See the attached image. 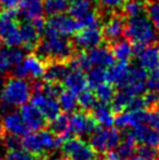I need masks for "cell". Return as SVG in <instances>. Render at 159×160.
Here are the masks:
<instances>
[{
  "mask_svg": "<svg viewBox=\"0 0 159 160\" xmlns=\"http://www.w3.org/2000/svg\"><path fill=\"white\" fill-rule=\"evenodd\" d=\"M77 99H79V105L84 110H93L95 105L97 104V98L95 96V93L88 89L79 93Z\"/></svg>",
  "mask_w": 159,
  "mask_h": 160,
  "instance_id": "obj_36",
  "label": "cell"
},
{
  "mask_svg": "<svg viewBox=\"0 0 159 160\" xmlns=\"http://www.w3.org/2000/svg\"><path fill=\"white\" fill-rule=\"evenodd\" d=\"M19 12L27 21H34L42 18L44 12L42 0H21L19 5Z\"/></svg>",
  "mask_w": 159,
  "mask_h": 160,
  "instance_id": "obj_23",
  "label": "cell"
},
{
  "mask_svg": "<svg viewBox=\"0 0 159 160\" xmlns=\"http://www.w3.org/2000/svg\"><path fill=\"white\" fill-rule=\"evenodd\" d=\"M1 109H3V108H1V104H0V112H1Z\"/></svg>",
  "mask_w": 159,
  "mask_h": 160,
  "instance_id": "obj_53",
  "label": "cell"
},
{
  "mask_svg": "<svg viewBox=\"0 0 159 160\" xmlns=\"http://www.w3.org/2000/svg\"><path fill=\"white\" fill-rule=\"evenodd\" d=\"M68 71H69V69L63 62H53L50 66L46 67L44 74V81L50 82V83L62 82L68 74Z\"/></svg>",
  "mask_w": 159,
  "mask_h": 160,
  "instance_id": "obj_27",
  "label": "cell"
},
{
  "mask_svg": "<svg viewBox=\"0 0 159 160\" xmlns=\"http://www.w3.org/2000/svg\"><path fill=\"white\" fill-rule=\"evenodd\" d=\"M0 160H1V159H0Z\"/></svg>",
  "mask_w": 159,
  "mask_h": 160,
  "instance_id": "obj_56",
  "label": "cell"
},
{
  "mask_svg": "<svg viewBox=\"0 0 159 160\" xmlns=\"http://www.w3.org/2000/svg\"><path fill=\"white\" fill-rule=\"evenodd\" d=\"M50 131L53 132L56 137H59L62 142L67 140L70 137V128H69V117L64 115L58 116L55 119L50 120Z\"/></svg>",
  "mask_w": 159,
  "mask_h": 160,
  "instance_id": "obj_28",
  "label": "cell"
},
{
  "mask_svg": "<svg viewBox=\"0 0 159 160\" xmlns=\"http://www.w3.org/2000/svg\"><path fill=\"white\" fill-rule=\"evenodd\" d=\"M62 142L61 139L52 131L39 130L27 133L21 140V146L32 154H44L58 148Z\"/></svg>",
  "mask_w": 159,
  "mask_h": 160,
  "instance_id": "obj_4",
  "label": "cell"
},
{
  "mask_svg": "<svg viewBox=\"0 0 159 160\" xmlns=\"http://www.w3.org/2000/svg\"><path fill=\"white\" fill-rule=\"evenodd\" d=\"M87 77V82H88V87L95 89L97 85L108 82V70L103 67H94L90 68L88 71Z\"/></svg>",
  "mask_w": 159,
  "mask_h": 160,
  "instance_id": "obj_32",
  "label": "cell"
},
{
  "mask_svg": "<svg viewBox=\"0 0 159 160\" xmlns=\"http://www.w3.org/2000/svg\"><path fill=\"white\" fill-rule=\"evenodd\" d=\"M143 101H144L145 108H149V109L158 108L159 107V92L150 91V92H147L145 96L143 97Z\"/></svg>",
  "mask_w": 159,
  "mask_h": 160,
  "instance_id": "obj_44",
  "label": "cell"
},
{
  "mask_svg": "<svg viewBox=\"0 0 159 160\" xmlns=\"http://www.w3.org/2000/svg\"><path fill=\"white\" fill-rule=\"evenodd\" d=\"M146 88L150 91L159 92V69H155L150 72V75L146 78Z\"/></svg>",
  "mask_w": 159,
  "mask_h": 160,
  "instance_id": "obj_42",
  "label": "cell"
},
{
  "mask_svg": "<svg viewBox=\"0 0 159 160\" xmlns=\"http://www.w3.org/2000/svg\"><path fill=\"white\" fill-rule=\"evenodd\" d=\"M40 33L32 22L22 23L20 26V36L21 45L26 49H33L38 46L40 39Z\"/></svg>",
  "mask_w": 159,
  "mask_h": 160,
  "instance_id": "obj_25",
  "label": "cell"
},
{
  "mask_svg": "<svg viewBox=\"0 0 159 160\" xmlns=\"http://www.w3.org/2000/svg\"><path fill=\"white\" fill-rule=\"evenodd\" d=\"M95 96L101 103H111L112 98L115 96V89H114V85L111 83L104 82L102 84L97 85L95 88Z\"/></svg>",
  "mask_w": 159,
  "mask_h": 160,
  "instance_id": "obj_33",
  "label": "cell"
},
{
  "mask_svg": "<svg viewBox=\"0 0 159 160\" xmlns=\"http://www.w3.org/2000/svg\"><path fill=\"white\" fill-rule=\"evenodd\" d=\"M122 7H123L124 13L126 14L129 18L141 15L144 12V5L141 0H126V1H124Z\"/></svg>",
  "mask_w": 159,
  "mask_h": 160,
  "instance_id": "obj_35",
  "label": "cell"
},
{
  "mask_svg": "<svg viewBox=\"0 0 159 160\" xmlns=\"http://www.w3.org/2000/svg\"><path fill=\"white\" fill-rule=\"evenodd\" d=\"M22 119L26 124L27 129L29 131H39L42 130L47 124V119L44 117L39 109L34 107L33 104H25L21 107L20 111Z\"/></svg>",
  "mask_w": 159,
  "mask_h": 160,
  "instance_id": "obj_15",
  "label": "cell"
},
{
  "mask_svg": "<svg viewBox=\"0 0 159 160\" xmlns=\"http://www.w3.org/2000/svg\"><path fill=\"white\" fill-rule=\"evenodd\" d=\"M71 68L73 69H80V70H89L91 68V64L89 62L87 53H81L76 58L71 60Z\"/></svg>",
  "mask_w": 159,
  "mask_h": 160,
  "instance_id": "obj_40",
  "label": "cell"
},
{
  "mask_svg": "<svg viewBox=\"0 0 159 160\" xmlns=\"http://www.w3.org/2000/svg\"><path fill=\"white\" fill-rule=\"evenodd\" d=\"M157 48H158V50H159V46H158V47H157Z\"/></svg>",
  "mask_w": 159,
  "mask_h": 160,
  "instance_id": "obj_55",
  "label": "cell"
},
{
  "mask_svg": "<svg viewBox=\"0 0 159 160\" xmlns=\"http://www.w3.org/2000/svg\"><path fill=\"white\" fill-rule=\"evenodd\" d=\"M111 53L114 55L115 60H118L119 62H128L129 60L132 58L135 49L130 41L118 40L112 46Z\"/></svg>",
  "mask_w": 159,
  "mask_h": 160,
  "instance_id": "obj_29",
  "label": "cell"
},
{
  "mask_svg": "<svg viewBox=\"0 0 159 160\" xmlns=\"http://www.w3.org/2000/svg\"><path fill=\"white\" fill-rule=\"evenodd\" d=\"M136 152V140L133 138L131 132L124 136L123 142H119V145L115 150L108 152V160H128L131 158L132 154Z\"/></svg>",
  "mask_w": 159,
  "mask_h": 160,
  "instance_id": "obj_16",
  "label": "cell"
},
{
  "mask_svg": "<svg viewBox=\"0 0 159 160\" xmlns=\"http://www.w3.org/2000/svg\"><path fill=\"white\" fill-rule=\"evenodd\" d=\"M125 0H98L102 7L106 9H117L122 7Z\"/></svg>",
  "mask_w": 159,
  "mask_h": 160,
  "instance_id": "obj_48",
  "label": "cell"
},
{
  "mask_svg": "<svg viewBox=\"0 0 159 160\" xmlns=\"http://www.w3.org/2000/svg\"><path fill=\"white\" fill-rule=\"evenodd\" d=\"M124 29H125V22H124L123 17L112 15L104 23L102 32H103L104 39L110 42H116L121 40V38L124 35Z\"/></svg>",
  "mask_w": 159,
  "mask_h": 160,
  "instance_id": "obj_19",
  "label": "cell"
},
{
  "mask_svg": "<svg viewBox=\"0 0 159 160\" xmlns=\"http://www.w3.org/2000/svg\"><path fill=\"white\" fill-rule=\"evenodd\" d=\"M124 35L128 41L137 47H145L153 43L157 39V29L150 19L145 15H138L130 18L125 23Z\"/></svg>",
  "mask_w": 159,
  "mask_h": 160,
  "instance_id": "obj_2",
  "label": "cell"
},
{
  "mask_svg": "<svg viewBox=\"0 0 159 160\" xmlns=\"http://www.w3.org/2000/svg\"><path fill=\"white\" fill-rule=\"evenodd\" d=\"M36 160H50V159H48L47 157H40V158H38Z\"/></svg>",
  "mask_w": 159,
  "mask_h": 160,
  "instance_id": "obj_52",
  "label": "cell"
},
{
  "mask_svg": "<svg viewBox=\"0 0 159 160\" xmlns=\"http://www.w3.org/2000/svg\"><path fill=\"white\" fill-rule=\"evenodd\" d=\"M103 39V32L100 27H85L81 28L75 34L74 43L79 49L90 50L95 47L101 46Z\"/></svg>",
  "mask_w": 159,
  "mask_h": 160,
  "instance_id": "obj_10",
  "label": "cell"
},
{
  "mask_svg": "<svg viewBox=\"0 0 159 160\" xmlns=\"http://www.w3.org/2000/svg\"><path fill=\"white\" fill-rule=\"evenodd\" d=\"M69 128L73 134L77 137H84L91 134V132L96 129V122L93 116L85 112L74 111L69 117Z\"/></svg>",
  "mask_w": 159,
  "mask_h": 160,
  "instance_id": "obj_12",
  "label": "cell"
},
{
  "mask_svg": "<svg viewBox=\"0 0 159 160\" xmlns=\"http://www.w3.org/2000/svg\"><path fill=\"white\" fill-rule=\"evenodd\" d=\"M3 132H4V128H3V124L0 122V138L3 137Z\"/></svg>",
  "mask_w": 159,
  "mask_h": 160,
  "instance_id": "obj_50",
  "label": "cell"
},
{
  "mask_svg": "<svg viewBox=\"0 0 159 160\" xmlns=\"http://www.w3.org/2000/svg\"><path fill=\"white\" fill-rule=\"evenodd\" d=\"M70 0H44V12L49 15H56L63 13L68 9Z\"/></svg>",
  "mask_w": 159,
  "mask_h": 160,
  "instance_id": "obj_34",
  "label": "cell"
},
{
  "mask_svg": "<svg viewBox=\"0 0 159 160\" xmlns=\"http://www.w3.org/2000/svg\"><path fill=\"white\" fill-rule=\"evenodd\" d=\"M147 1H155V0H147Z\"/></svg>",
  "mask_w": 159,
  "mask_h": 160,
  "instance_id": "obj_54",
  "label": "cell"
},
{
  "mask_svg": "<svg viewBox=\"0 0 159 160\" xmlns=\"http://www.w3.org/2000/svg\"><path fill=\"white\" fill-rule=\"evenodd\" d=\"M81 25V28H85V27H100V18H98L97 13L93 11L90 14H88L84 19L79 21Z\"/></svg>",
  "mask_w": 159,
  "mask_h": 160,
  "instance_id": "obj_43",
  "label": "cell"
},
{
  "mask_svg": "<svg viewBox=\"0 0 159 160\" xmlns=\"http://www.w3.org/2000/svg\"><path fill=\"white\" fill-rule=\"evenodd\" d=\"M138 66L145 70H155L159 67V50L153 46L141 47L137 53Z\"/></svg>",
  "mask_w": 159,
  "mask_h": 160,
  "instance_id": "obj_17",
  "label": "cell"
},
{
  "mask_svg": "<svg viewBox=\"0 0 159 160\" xmlns=\"http://www.w3.org/2000/svg\"><path fill=\"white\" fill-rule=\"evenodd\" d=\"M146 124H149L152 129H155L156 131L159 132V107L151 109L150 111H147Z\"/></svg>",
  "mask_w": 159,
  "mask_h": 160,
  "instance_id": "obj_47",
  "label": "cell"
},
{
  "mask_svg": "<svg viewBox=\"0 0 159 160\" xmlns=\"http://www.w3.org/2000/svg\"><path fill=\"white\" fill-rule=\"evenodd\" d=\"M1 124L4 128V132L15 136V137H25L27 133H29V130L27 129L20 112L18 111L7 112L3 117Z\"/></svg>",
  "mask_w": 159,
  "mask_h": 160,
  "instance_id": "obj_14",
  "label": "cell"
},
{
  "mask_svg": "<svg viewBox=\"0 0 159 160\" xmlns=\"http://www.w3.org/2000/svg\"><path fill=\"white\" fill-rule=\"evenodd\" d=\"M128 160H143V159H141V158H139V157H133V158H132V157H131V158H129V159Z\"/></svg>",
  "mask_w": 159,
  "mask_h": 160,
  "instance_id": "obj_51",
  "label": "cell"
},
{
  "mask_svg": "<svg viewBox=\"0 0 159 160\" xmlns=\"http://www.w3.org/2000/svg\"><path fill=\"white\" fill-rule=\"evenodd\" d=\"M63 160H93L95 150L81 138H68L62 142Z\"/></svg>",
  "mask_w": 159,
  "mask_h": 160,
  "instance_id": "obj_7",
  "label": "cell"
},
{
  "mask_svg": "<svg viewBox=\"0 0 159 160\" xmlns=\"http://www.w3.org/2000/svg\"><path fill=\"white\" fill-rule=\"evenodd\" d=\"M67 90H70L74 93L79 95L85 89H88V82L83 71L80 69H71L68 71L64 80L62 81Z\"/></svg>",
  "mask_w": 159,
  "mask_h": 160,
  "instance_id": "obj_21",
  "label": "cell"
},
{
  "mask_svg": "<svg viewBox=\"0 0 159 160\" xmlns=\"http://www.w3.org/2000/svg\"><path fill=\"white\" fill-rule=\"evenodd\" d=\"M59 104L61 110L64 113H71L74 112L79 107V99L77 95L74 93L70 90H62L61 93L59 95Z\"/></svg>",
  "mask_w": 159,
  "mask_h": 160,
  "instance_id": "obj_30",
  "label": "cell"
},
{
  "mask_svg": "<svg viewBox=\"0 0 159 160\" xmlns=\"http://www.w3.org/2000/svg\"><path fill=\"white\" fill-rule=\"evenodd\" d=\"M32 85L25 78L11 77L3 85L0 99L4 105L18 108L25 105L31 99Z\"/></svg>",
  "mask_w": 159,
  "mask_h": 160,
  "instance_id": "obj_3",
  "label": "cell"
},
{
  "mask_svg": "<svg viewBox=\"0 0 159 160\" xmlns=\"http://www.w3.org/2000/svg\"><path fill=\"white\" fill-rule=\"evenodd\" d=\"M88 60L91 67H111L115 63V58L111 53V50H109L105 47H95V48L90 49L87 53Z\"/></svg>",
  "mask_w": 159,
  "mask_h": 160,
  "instance_id": "obj_20",
  "label": "cell"
},
{
  "mask_svg": "<svg viewBox=\"0 0 159 160\" xmlns=\"http://www.w3.org/2000/svg\"><path fill=\"white\" fill-rule=\"evenodd\" d=\"M147 120V111L145 109L141 110H124L118 112L115 118V125L118 129H128V128H136L139 125L146 124Z\"/></svg>",
  "mask_w": 159,
  "mask_h": 160,
  "instance_id": "obj_13",
  "label": "cell"
},
{
  "mask_svg": "<svg viewBox=\"0 0 159 160\" xmlns=\"http://www.w3.org/2000/svg\"><path fill=\"white\" fill-rule=\"evenodd\" d=\"M12 67H13V64H12L11 58L8 56L7 47L0 48V76L5 75Z\"/></svg>",
  "mask_w": 159,
  "mask_h": 160,
  "instance_id": "obj_41",
  "label": "cell"
},
{
  "mask_svg": "<svg viewBox=\"0 0 159 160\" xmlns=\"http://www.w3.org/2000/svg\"><path fill=\"white\" fill-rule=\"evenodd\" d=\"M46 70L44 61L36 55H28L25 56L21 62L17 64L13 69V74L15 77L20 78H32L39 80L42 77Z\"/></svg>",
  "mask_w": 159,
  "mask_h": 160,
  "instance_id": "obj_8",
  "label": "cell"
},
{
  "mask_svg": "<svg viewBox=\"0 0 159 160\" xmlns=\"http://www.w3.org/2000/svg\"><path fill=\"white\" fill-rule=\"evenodd\" d=\"M46 29L59 34L62 36L75 35L81 29V25L77 20L66 14H56L52 15V18L48 20L46 25Z\"/></svg>",
  "mask_w": 159,
  "mask_h": 160,
  "instance_id": "obj_9",
  "label": "cell"
},
{
  "mask_svg": "<svg viewBox=\"0 0 159 160\" xmlns=\"http://www.w3.org/2000/svg\"><path fill=\"white\" fill-rule=\"evenodd\" d=\"M133 97L135 96H132L128 90L122 88L118 92L115 93V96H114L112 101H111V109H112V111L122 112L124 110L129 109L130 103L133 99Z\"/></svg>",
  "mask_w": 159,
  "mask_h": 160,
  "instance_id": "obj_31",
  "label": "cell"
},
{
  "mask_svg": "<svg viewBox=\"0 0 159 160\" xmlns=\"http://www.w3.org/2000/svg\"><path fill=\"white\" fill-rule=\"evenodd\" d=\"M62 89L61 87L58 84V83H50V82H46L44 83V88H42V91L41 92L48 95L50 97L56 98L59 97V95L61 93Z\"/></svg>",
  "mask_w": 159,
  "mask_h": 160,
  "instance_id": "obj_45",
  "label": "cell"
},
{
  "mask_svg": "<svg viewBox=\"0 0 159 160\" xmlns=\"http://www.w3.org/2000/svg\"><path fill=\"white\" fill-rule=\"evenodd\" d=\"M1 140H3V144L8 150H17V148H19V146H21V140L19 139V137H15L12 134L7 133L6 136H3Z\"/></svg>",
  "mask_w": 159,
  "mask_h": 160,
  "instance_id": "obj_46",
  "label": "cell"
},
{
  "mask_svg": "<svg viewBox=\"0 0 159 160\" xmlns=\"http://www.w3.org/2000/svg\"><path fill=\"white\" fill-rule=\"evenodd\" d=\"M31 103L39 109L47 120H53L61 115V108L56 98L50 97L44 92H34Z\"/></svg>",
  "mask_w": 159,
  "mask_h": 160,
  "instance_id": "obj_11",
  "label": "cell"
},
{
  "mask_svg": "<svg viewBox=\"0 0 159 160\" xmlns=\"http://www.w3.org/2000/svg\"><path fill=\"white\" fill-rule=\"evenodd\" d=\"M21 2V0H0V7L5 11L17 8Z\"/></svg>",
  "mask_w": 159,
  "mask_h": 160,
  "instance_id": "obj_49",
  "label": "cell"
},
{
  "mask_svg": "<svg viewBox=\"0 0 159 160\" xmlns=\"http://www.w3.org/2000/svg\"><path fill=\"white\" fill-rule=\"evenodd\" d=\"M68 11L70 17L77 21H81L94 11L93 2L90 0H70Z\"/></svg>",
  "mask_w": 159,
  "mask_h": 160,
  "instance_id": "obj_26",
  "label": "cell"
},
{
  "mask_svg": "<svg viewBox=\"0 0 159 160\" xmlns=\"http://www.w3.org/2000/svg\"><path fill=\"white\" fill-rule=\"evenodd\" d=\"M0 41L7 47L21 46L20 26L14 9H8L0 14Z\"/></svg>",
  "mask_w": 159,
  "mask_h": 160,
  "instance_id": "obj_5",
  "label": "cell"
},
{
  "mask_svg": "<svg viewBox=\"0 0 159 160\" xmlns=\"http://www.w3.org/2000/svg\"><path fill=\"white\" fill-rule=\"evenodd\" d=\"M132 136L136 142H139L145 146H151L159 148V132L152 129L151 126H146L145 124L133 128Z\"/></svg>",
  "mask_w": 159,
  "mask_h": 160,
  "instance_id": "obj_18",
  "label": "cell"
},
{
  "mask_svg": "<svg viewBox=\"0 0 159 160\" xmlns=\"http://www.w3.org/2000/svg\"><path fill=\"white\" fill-rule=\"evenodd\" d=\"M3 160H33V156L26 150L17 148V150H8Z\"/></svg>",
  "mask_w": 159,
  "mask_h": 160,
  "instance_id": "obj_39",
  "label": "cell"
},
{
  "mask_svg": "<svg viewBox=\"0 0 159 160\" xmlns=\"http://www.w3.org/2000/svg\"><path fill=\"white\" fill-rule=\"evenodd\" d=\"M137 153V156L143 160H159V152L158 148H156V147L143 145L138 148Z\"/></svg>",
  "mask_w": 159,
  "mask_h": 160,
  "instance_id": "obj_38",
  "label": "cell"
},
{
  "mask_svg": "<svg viewBox=\"0 0 159 160\" xmlns=\"http://www.w3.org/2000/svg\"><path fill=\"white\" fill-rule=\"evenodd\" d=\"M130 74V67L128 62H119L114 63L110 67V70H108V82L112 85L124 88L129 80Z\"/></svg>",
  "mask_w": 159,
  "mask_h": 160,
  "instance_id": "obj_22",
  "label": "cell"
},
{
  "mask_svg": "<svg viewBox=\"0 0 159 160\" xmlns=\"http://www.w3.org/2000/svg\"><path fill=\"white\" fill-rule=\"evenodd\" d=\"M44 40L38 45V56L44 61L66 62L73 58L74 49L66 36L44 29Z\"/></svg>",
  "mask_w": 159,
  "mask_h": 160,
  "instance_id": "obj_1",
  "label": "cell"
},
{
  "mask_svg": "<svg viewBox=\"0 0 159 160\" xmlns=\"http://www.w3.org/2000/svg\"><path fill=\"white\" fill-rule=\"evenodd\" d=\"M122 140V136L116 129L100 128L95 129L90 134L89 144L94 150L100 153H108L115 150Z\"/></svg>",
  "mask_w": 159,
  "mask_h": 160,
  "instance_id": "obj_6",
  "label": "cell"
},
{
  "mask_svg": "<svg viewBox=\"0 0 159 160\" xmlns=\"http://www.w3.org/2000/svg\"><path fill=\"white\" fill-rule=\"evenodd\" d=\"M146 13L155 28L159 31V1H151L150 5L146 7Z\"/></svg>",
  "mask_w": 159,
  "mask_h": 160,
  "instance_id": "obj_37",
  "label": "cell"
},
{
  "mask_svg": "<svg viewBox=\"0 0 159 160\" xmlns=\"http://www.w3.org/2000/svg\"><path fill=\"white\" fill-rule=\"evenodd\" d=\"M93 117L96 124H100L102 128H112L115 124V116L112 113V109L108 107L105 103L96 104L93 109Z\"/></svg>",
  "mask_w": 159,
  "mask_h": 160,
  "instance_id": "obj_24",
  "label": "cell"
}]
</instances>
